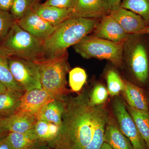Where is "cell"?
Listing matches in <instances>:
<instances>
[{
  "instance_id": "obj_2",
  "label": "cell",
  "mask_w": 149,
  "mask_h": 149,
  "mask_svg": "<svg viewBox=\"0 0 149 149\" xmlns=\"http://www.w3.org/2000/svg\"><path fill=\"white\" fill-rule=\"evenodd\" d=\"M100 18L72 17L59 24L44 41V58L58 56L76 45L93 32Z\"/></svg>"
},
{
  "instance_id": "obj_1",
  "label": "cell",
  "mask_w": 149,
  "mask_h": 149,
  "mask_svg": "<svg viewBox=\"0 0 149 149\" xmlns=\"http://www.w3.org/2000/svg\"><path fill=\"white\" fill-rule=\"evenodd\" d=\"M63 112L57 139L48 145L53 149H100L110 119L103 105L93 106L84 91L63 99Z\"/></svg>"
},
{
  "instance_id": "obj_32",
  "label": "cell",
  "mask_w": 149,
  "mask_h": 149,
  "mask_svg": "<svg viewBox=\"0 0 149 149\" xmlns=\"http://www.w3.org/2000/svg\"><path fill=\"white\" fill-rule=\"evenodd\" d=\"M14 0H0V10L10 12Z\"/></svg>"
},
{
  "instance_id": "obj_21",
  "label": "cell",
  "mask_w": 149,
  "mask_h": 149,
  "mask_svg": "<svg viewBox=\"0 0 149 149\" xmlns=\"http://www.w3.org/2000/svg\"><path fill=\"white\" fill-rule=\"evenodd\" d=\"M63 109V100L54 99L43 108L37 117V119H43L48 122L61 125Z\"/></svg>"
},
{
  "instance_id": "obj_37",
  "label": "cell",
  "mask_w": 149,
  "mask_h": 149,
  "mask_svg": "<svg viewBox=\"0 0 149 149\" xmlns=\"http://www.w3.org/2000/svg\"><path fill=\"white\" fill-rule=\"evenodd\" d=\"M8 89L6 88L5 86L3 85L2 83L0 82V93L5 92V91H6Z\"/></svg>"
},
{
  "instance_id": "obj_15",
  "label": "cell",
  "mask_w": 149,
  "mask_h": 149,
  "mask_svg": "<svg viewBox=\"0 0 149 149\" xmlns=\"http://www.w3.org/2000/svg\"><path fill=\"white\" fill-rule=\"evenodd\" d=\"M39 16L53 26H57L68 19L72 17L71 9L59 8L53 6L37 4L32 9Z\"/></svg>"
},
{
  "instance_id": "obj_6",
  "label": "cell",
  "mask_w": 149,
  "mask_h": 149,
  "mask_svg": "<svg viewBox=\"0 0 149 149\" xmlns=\"http://www.w3.org/2000/svg\"><path fill=\"white\" fill-rule=\"evenodd\" d=\"M125 41L115 42L88 35L73 46V48L83 58L107 60L115 66L120 67L123 64Z\"/></svg>"
},
{
  "instance_id": "obj_22",
  "label": "cell",
  "mask_w": 149,
  "mask_h": 149,
  "mask_svg": "<svg viewBox=\"0 0 149 149\" xmlns=\"http://www.w3.org/2000/svg\"><path fill=\"white\" fill-rule=\"evenodd\" d=\"M7 136L14 149H31L37 141L33 129L25 133L9 132Z\"/></svg>"
},
{
  "instance_id": "obj_20",
  "label": "cell",
  "mask_w": 149,
  "mask_h": 149,
  "mask_svg": "<svg viewBox=\"0 0 149 149\" xmlns=\"http://www.w3.org/2000/svg\"><path fill=\"white\" fill-rule=\"evenodd\" d=\"M22 95L8 90L0 93V116L7 117L14 114L19 107Z\"/></svg>"
},
{
  "instance_id": "obj_36",
  "label": "cell",
  "mask_w": 149,
  "mask_h": 149,
  "mask_svg": "<svg viewBox=\"0 0 149 149\" xmlns=\"http://www.w3.org/2000/svg\"><path fill=\"white\" fill-rule=\"evenodd\" d=\"M100 149H113L112 148H111L110 146H109V144L107 143H105V142H104L103 145H102L101 147L100 148Z\"/></svg>"
},
{
  "instance_id": "obj_16",
  "label": "cell",
  "mask_w": 149,
  "mask_h": 149,
  "mask_svg": "<svg viewBox=\"0 0 149 149\" xmlns=\"http://www.w3.org/2000/svg\"><path fill=\"white\" fill-rule=\"evenodd\" d=\"M37 120L35 116L16 112L6 118V124L9 132L25 133L34 129Z\"/></svg>"
},
{
  "instance_id": "obj_18",
  "label": "cell",
  "mask_w": 149,
  "mask_h": 149,
  "mask_svg": "<svg viewBox=\"0 0 149 149\" xmlns=\"http://www.w3.org/2000/svg\"><path fill=\"white\" fill-rule=\"evenodd\" d=\"M60 129L61 125L43 119H37L33 130L37 141L48 144L57 139Z\"/></svg>"
},
{
  "instance_id": "obj_11",
  "label": "cell",
  "mask_w": 149,
  "mask_h": 149,
  "mask_svg": "<svg viewBox=\"0 0 149 149\" xmlns=\"http://www.w3.org/2000/svg\"><path fill=\"white\" fill-rule=\"evenodd\" d=\"M93 32V36L115 42L125 41L130 35L109 14L100 19Z\"/></svg>"
},
{
  "instance_id": "obj_34",
  "label": "cell",
  "mask_w": 149,
  "mask_h": 149,
  "mask_svg": "<svg viewBox=\"0 0 149 149\" xmlns=\"http://www.w3.org/2000/svg\"><path fill=\"white\" fill-rule=\"evenodd\" d=\"M7 136L0 139V149H14Z\"/></svg>"
},
{
  "instance_id": "obj_25",
  "label": "cell",
  "mask_w": 149,
  "mask_h": 149,
  "mask_svg": "<svg viewBox=\"0 0 149 149\" xmlns=\"http://www.w3.org/2000/svg\"><path fill=\"white\" fill-rule=\"evenodd\" d=\"M42 0H14L10 10V13L15 20H18L28 11Z\"/></svg>"
},
{
  "instance_id": "obj_7",
  "label": "cell",
  "mask_w": 149,
  "mask_h": 149,
  "mask_svg": "<svg viewBox=\"0 0 149 149\" xmlns=\"http://www.w3.org/2000/svg\"><path fill=\"white\" fill-rule=\"evenodd\" d=\"M8 60L15 80L24 92L42 88L39 69L34 62L17 57Z\"/></svg>"
},
{
  "instance_id": "obj_8",
  "label": "cell",
  "mask_w": 149,
  "mask_h": 149,
  "mask_svg": "<svg viewBox=\"0 0 149 149\" xmlns=\"http://www.w3.org/2000/svg\"><path fill=\"white\" fill-rule=\"evenodd\" d=\"M112 107L118 127L130 141L133 149H148L123 101L118 97L116 98L113 103Z\"/></svg>"
},
{
  "instance_id": "obj_27",
  "label": "cell",
  "mask_w": 149,
  "mask_h": 149,
  "mask_svg": "<svg viewBox=\"0 0 149 149\" xmlns=\"http://www.w3.org/2000/svg\"><path fill=\"white\" fill-rule=\"evenodd\" d=\"M87 74L84 69L76 67L69 72V85L71 91L78 93L82 90L87 80Z\"/></svg>"
},
{
  "instance_id": "obj_33",
  "label": "cell",
  "mask_w": 149,
  "mask_h": 149,
  "mask_svg": "<svg viewBox=\"0 0 149 149\" xmlns=\"http://www.w3.org/2000/svg\"><path fill=\"white\" fill-rule=\"evenodd\" d=\"M108 6L110 10L111 11L120 7L122 0H104Z\"/></svg>"
},
{
  "instance_id": "obj_19",
  "label": "cell",
  "mask_w": 149,
  "mask_h": 149,
  "mask_svg": "<svg viewBox=\"0 0 149 149\" xmlns=\"http://www.w3.org/2000/svg\"><path fill=\"white\" fill-rule=\"evenodd\" d=\"M125 104L127 110L149 149V111L136 109Z\"/></svg>"
},
{
  "instance_id": "obj_23",
  "label": "cell",
  "mask_w": 149,
  "mask_h": 149,
  "mask_svg": "<svg viewBox=\"0 0 149 149\" xmlns=\"http://www.w3.org/2000/svg\"><path fill=\"white\" fill-rule=\"evenodd\" d=\"M0 82L8 90L23 95L25 92L18 85L10 72L7 58L0 56Z\"/></svg>"
},
{
  "instance_id": "obj_29",
  "label": "cell",
  "mask_w": 149,
  "mask_h": 149,
  "mask_svg": "<svg viewBox=\"0 0 149 149\" xmlns=\"http://www.w3.org/2000/svg\"><path fill=\"white\" fill-rule=\"evenodd\" d=\"M15 21L10 12L0 10V42L7 35Z\"/></svg>"
},
{
  "instance_id": "obj_38",
  "label": "cell",
  "mask_w": 149,
  "mask_h": 149,
  "mask_svg": "<svg viewBox=\"0 0 149 149\" xmlns=\"http://www.w3.org/2000/svg\"><path fill=\"white\" fill-rule=\"evenodd\" d=\"M143 35H147L149 36V26H146L144 31L142 32Z\"/></svg>"
},
{
  "instance_id": "obj_14",
  "label": "cell",
  "mask_w": 149,
  "mask_h": 149,
  "mask_svg": "<svg viewBox=\"0 0 149 149\" xmlns=\"http://www.w3.org/2000/svg\"><path fill=\"white\" fill-rule=\"evenodd\" d=\"M124 82L125 88L121 93L127 104L136 109L149 111V97L146 91L133 82Z\"/></svg>"
},
{
  "instance_id": "obj_30",
  "label": "cell",
  "mask_w": 149,
  "mask_h": 149,
  "mask_svg": "<svg viewBox=\"0 0 149 149\" xmlns=\"http://www.w3.org/2000/svg\"><path fill=\"white\" fill-rule=\"evenodd\" d=\"M74 2L75 0H46L43 4L45 5L53 6L59 8L72 9Z\"/></svg>"
},
{
  "instance_id": "obj_35",
  "label": "cell",
  "mask_w": 149,
  "mask_h": 149,
  "mask_svg": "<svg viewBox=\"0 0 149 149\" xmlns=\"http://www.w3.org/2000/svg\"><path fill=\"white\" fill-rule=\"evenodd\" d=\"M31 149H53L47 144L37 141Z\"/></svg>"
},
{
  "instance_id": "obj_26",
  "label": "cell",
  "mask_w": 149,
  "mask_h": 149,
  "mask_svg": "<svg viewBox=\"0 0 149 149\" xmlns=\"http://www.w3.org/2000/svg\"><path fill=\"white\" fill-rule=\"evenodd\" d=\"M107 82L109 94L112 97L117 96L124 90L125 84L116 71L111 70L107 74Z\"/></svg>"
},
{
  "instance_id": "obj_13",
  "label": "cell",
  "mask_w": 149,
  "mask_h": 149,
  "mask_svg": "<svg viewBox=\"0 0 149 149\" xmlns=\"http://www.w3.org/2000/svg\"><path fill=\"white\" fill-rule=\"evenodd\" d=\"M72 17L100 18L110 10L104 0H75Z\"/></svg>"
},
{
  "instance_id": "obj_24",
  "label": "cell",
  "mask_w": 149,
  "mask_h": 149,
  "mask_svg": "<svg viewBox=\"0 0 149 149\" xmlns=\"http://www.w3.org/2000/svg\"><path fill=\"white\" fill-rule=\"evenodd\" d=\"M120 7L137 14L149 26V0H122Z\"/></svg>"
},
{
  "instance_id": "obj_9",
  "label": "cell",
  "mask_w": 149,
  "mask_h": 149,
  "mask_svg": "<svg viewBox=\"0 0 149 149\" xmlns=\"http://www.w3.org/2000/svg\"><path fill=\"white\" fill-rule=\"evenodd\" d=\"M16 22L22 29L43 41L53 33L56 27L40 17L32 9Z\"/></svg>"
},
{
  "instance_id": "obj_5",
  "label": "cell",
  "mask_w": 149,
  "mask_h": 149,
  "mask_svg": "<svg viewBox=\"0 0 149 149\" xmlns=\"http://www.w3.org/2000/svg\"><path fill=\"white\" fill-rule=\"evenodd\" d=\"M34 62L39 69L42 88L53 98L62 100L69 95L70 91L67 88L70 68L67 51L55 57Z\"/></svg>"
},
{
  "instance_id": "obj_17",
  "label": "cell",
  "mask_w": 149,
  "mask_h": 149,
  "mask_svg": "<svg viewBox=\"0 0 149 149\" xmlns=\"http://www.w3.org/2000/svg\"><path fill=\"white\" fill-rule=\"evenodd\" d=\"M118 126L110 118L105 130L104 142L113 149H133L130 141Z\"/></svg>"
},
{
  "instance_id": "obj_3",
  "label": "cell",
  "mask_w": 149,
  "mask_h": 149,
  "mask_svg": "<svg viewBox=\"0 0 149 149\" xmlns=\"http://www.w3.org/2000/svg\"><path fill=\"white\" fill-rule=\"evenodd\" d=\"M0 56L17 57L33 62L44 59V41L19 27L15 21L0 42Z\"/></svg>"
},
{
  "instance_id": "obj_10",
  "label": "cell",
  "mask_w": 149,
  "mask_h": 149,
  "mask_svg": "<svg viewBox=\"0 0 149 149\" xmlns=\"http://www.w3.org/2000/svg\"><path fill=\"white\" fill-rule=\"evenodd\" d=\"M54 99L42 88L26 91L22 96L16 112L35 116L37 118L45 106Z\"/></svg>"
},
{
  "instance_id": "obj_12",
  "label": "cell",
  "mask_w": 149,
  "mask_h": 149,
  "mask_svg": "<svg viewBox=\"0 0 149 149\" xmlns=\"http://www.w3.org/2000/svg\"><path fill=\"white\" fill-rule=\"evenodd\" d=\"M109 14L116 19L128 35H141L147 25L138 14L122 8L111 11Z\"/></svg>"
},
{
  "instance_id": "obj_31",
  "label": "cell",
  "mask_w": 149,
  "mask_h": 149,
  "mask_svg": "<svg viewBox=\"0 0 149 149\" xmlns=\"http://www.w3.org/2000/svg\"><path fill=\"white\" fill-rule=\"evenodd\" d=\"M6 118L0 116V139L7 136L9 132L6 124Z\"/></svg>"
},
{
  "instance_id": "obj_28",
  "label": "cell",
  "mask_w": 149,
  "mask_h": 149,
  "mask_svg": "<svg viewBox=\"0 0 149 149\" xmlns=\"http://www.w3.org/2000/svg\"><path fill=\"white\" fill-rule=\"evenodd\" d=\"M108 91L103 85H97L89 95V101L91 105L98 106L103 104L108 97Z\"/></svg>"
},
{
  "instance_id": "obj_4",
  "label": "cell",
  "mask_w": 149,
  "mask_h": 149,
  "mask_svg": "<svg viewBox=\"0 0 149 149\" xmlns=\"http://www.w3.org/2000/svg\"><path fill=\"white\" fill-rule=\"evenodd\" d=\"M124 63L133 83L142 88L148 83V35H129L124 44L123 63Z\"/></svg>"
}]
</instances>
